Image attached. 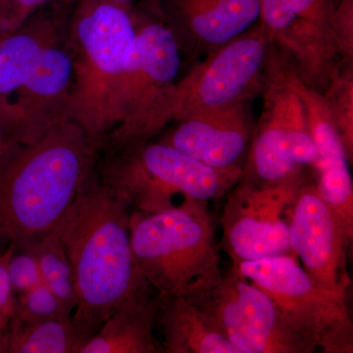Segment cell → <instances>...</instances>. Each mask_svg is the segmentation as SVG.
<instances>
[{
    "label": "cell",
    "instance_id": "cell-5",
    "mask_svg": "<svg viewBox=\"0 0 353 353\" xmlns=\"http://www.w3.org/2000/svg\"><path fill=\"white\" fill-rule=\"evenodd\" d=\"M134 8L136 36L118 97L117 126L101 146L120 148L152 141L173 122L182 52L157 0Z\"/></svg>",
    "mask_w": 353,
    "mask_h": 353
},
{
    "label": "cell",
    "instance_id": "cell-7",
    "mask_svg": "<svg viewBox=\"0 0 353 353\" xmlns=\"http://www.w3.org/2000/svg\"><path fill=\"white\" fill-rule=\"evenodd\" d=\"M246 280L268 294L285 321L324 353L353 352L348 296L321 287L296 257H267L233 264Z\"/></svg>",
    "mask_w": 353,
    "mask_h": 353
},
{
    "label": "cell",
    "instance_id": "cell-24",
    "mask_svg": "<svg viewBox=\"0 0 353 353\" xmlns=\"http://www.w3.org/2000/svg\"><path fill=\"white\" fill-rule=\"evenodd\" d=\"M9 250L7 270L15 294H23L43 284L36 257L26 248L7 246Z\"/></svg>",
    "mask_w": 353,
    "mask_h": 353
},
{
    "label": "cell",
    "instance_id": "cell-23",
    "mask_svg": "<svg viewBox=\"0 0 353 353\" xmlns=\"http://www.w3.org/2000/svg\"><path fill=\"white\" fill-rule=\"evenodd\" d=\"M12 316L24 322L71 318L57 296L44 284L18 294Z\"/></svg>",
    "mask_w": 353,
    "mask_h": 353
},
{
    "label": "cell",
    "instance_id": "cell-22",
    "mask_svg": "<svg viewBox=\"0 0 353 353\" xmlns=\"http://www.w3.org/2000/svg\"><path fill=\"white\" fill-rule=\"evenodd\" d=\"M350 163L353 161V63L341 62L323 92Z\"/></svg>",
    "mask_w": 353,
    "mask_h": 353
},
{
    "label": "cell",
    "instance_id": "cell-11",
    "mask_svg": "<svg viewBox=\"0 0 353 353\" xmlns=\"http://www.w3.org/2000/svg\"><path fill=\"white\" fill-rule=\"evenodd\" d=\"M240 353H309L315 347L285 321L270 297L234 266L219 284L194 294Z\"/></svg>",
    "mask_w": 353,
    "mask_h": 353
},
{
    "label": "cell",
    "instance_id": "cell-17",
    "mask_svg": "<svg viewBox=\"0 0 353 353\" xmlns=\"http://www.w3.org/2000/svg\"><path fill=\"white\" fill-rule=\"evenodd\" d=\"M182 54L205 57L259 22V0H157Z\"/></svg>",
    "mask_w": 353,
    "mask_h": 353
},
{
    "label": "cell",
    "instance_id": "cell-1",
    "mask_svg": "<svg viewBox=\"0 0 353 353\" xmlns=\"http://www.w3.org/2000/svg\"><path fill=\"white\" fill-rule=\"evenodd\" d=\"M130 208L101 182L94 164L55 228L73 270L77 305L71 320L83 345L118 309L157 294L132 256Z\"/></svg>",
    "mask_w": 353,
    "mask_h": 353
},
{
    "label": "cell",
    "instance_id": "cell-26",
    "mask_svg": "<svg viewBox=\"0 0 353 353\" xmlns=\"http://www.w3.org/2000/svg\"><path fill=\"white\" fill-rule=\"evenodd\" d=\"M55 0H11L0 17V36L15 31L32 15Z\"/></svg>",
    "mask_w": 353,
    "mask_h": 353
},
{
    "label": "cell",
    "instance_id": "cell-2",
    "mask_svg": "<svg viewBox=\"0 0 353 353\" xmlns=\"http://www.w3.org/2000/svg\"><path fill=\"white\" fill-rule=\"evenodd\" d=\"M97 152L69 118L30 145H0V246L24 248L51 233L94 169Z\"/></svg>",
    "mask_w": 353,
    "mask_h": 353
},
{
    "label": "cell",
    "instance_id": "cell-3",
    "mask_svg": "<svg viewBox=\"0 0 353 353\" xmlns=\"http://www.w3.org/2000/svg\"><path fill=\"white\" fill-rule=\"evenodd\" d=\"M136 29L132 4L77 0L70 14L74 82L67 118L97 148L117 126L121 81Z\"/></svg>",
    "mask_w": 353,
    "mask_h": 353
},
{
    "label": "cell",
    "instance_id": "cell-6",
    "mask_svg": "<svg viewBox=\"0 0 353 353\" xmlns=\"http://www.w3.org/2000/svg\"><path fill=\"white\" fill-rule=\"evenodd\" d=\"M108 150L97 175L141 213L176 208V196L208 202L222 199L243 175V168H212L159 141Z\"/></svg>",
    "mask_w": 353,
    "mask_h": 353
},
{
    "label": "cell",
    "instance_id": "cell-25",
    "mask_svg": "<svg viewBox=\"0 0 353 353\" xmlns=\"http://www.w3.org/2000/svg\"><path fill=\"white\" fill-rule=\"evenodd\" d=\"M332 24L341 61L353 63V0H334Z\"/></svg>",
    "mask_w": 353,
    "mask_h": 353
},
{
    "label": "cell",
    "instance_id": "cell-14",
    "mask_svg": "<svg viewBox=\"0 0 353 353\" xmlns=\"http://www.w3.org/2000/svg\"><path fill=\"white\" fill-rule=\"evenodd\" d=\"M73 82V58L66 28L44 46L31 75L23 85L16 102L12 125L3 145H30L67 118Z\"/></svg>",
    "mask_w": 353,
    "mask_h": 353
},
{
    "label": "cell",
    "instance_id": "cell-13",
    "mask_svg": "<svg viewBox=\"0 0 353 353\" xmlns=\"http://www.w3.org/2000/svg\"><path fill=\"white\" fill-rule=\"evenodd\" d=\"M288 216L290 246L304 271L325 289L348 296L347 252L352 240L323 199L315 179L306 176Z\"/></svg>",
    "mask_w": 353,
    "mask_h": 353
},
{
    "label": "cell",
    "instance_id": "cell-27",
    "mask_svg": "<svg viewBox=\"0 0 353 353\" xmlns=\"http://www.w3.org/2000/svg\"><path fill=\"white\" fill-rule=\"evenodd\" d=\"M8 254V248L0 252V331H6L15 306L16 294L7 270Z\"/></svg>",
    "mask_w": 353,
    "mask_h": 353
},
{
    "label": "cell",
    "instance_id": "cell-16",
    "mask_svg": "<svg viewBox=\"0 0 353 353\" xmlns=\"http://www.w3.org/2000/svg\"><path fill=\"white\" fill-rule=\"evenodd\" d=\"M282 60L283 72L290 87L301 97L311 137L317 150L313 167L318 190L353 240V182L345 146L321 92L301 82L294 70Z\"/></svg>",
    "mask_w": 353,
    "mask_h": 353
},
{
    "label": "cell",
    "instance_id": "cell-18",
    "mask_svg": "<svg viewBox=\"0 0 353 353\" xmlns=\"http://www.w3.org/2000/svg\"><path fill=\"white\" fill-rule=\"evenodd\" d=\"M157 327L162 352L240 353L201 304L185 296L160 297Z\"/></svg>",
    "mask_w": 353,
    "mask_h": 353
},
{
    "label": "cell",
    "instance_id": "cell-12",
    "mask_svg": "<svg viewBox=\"0 0 353 353\" xmlns=\"http://www.w3.org/2000/svg\"><path fill=\"white\" fill-rule=\"evenodd\" d=\"M334 0H259V24L301 82L324 92L341 59L332 24Z\"/></svg>",
    "mask_w": 353,
    "mask_h": 353
},
{
    "label": "cell",
    "instance_id": "cell-29",
    "mask_svg": "<svg viewBox=\"0 0 353 353\" xmlns=\"http://www.w3.org/2000/svg\"><path fill=\"white\" fill-rule=\"evenodd\" d=\"M11 0H0V17H1L2 14L6 11V7L8 6L9 2Z\"/></svg>",
    "mask_w": 353,
    "mask_h": 353
},
{
    "label": "cell",
    "instance_id": "cell-30",
    "mask_svg": "<svg viewBox=\"0 0 353 353\" xmlns=\"http://www.w3.org/2000/svg\"><path fill=\"white\" fill-rule=\"evenodd\" d=\"M113 1L119 2V3L132 4L134 0H113Z\"/></svg>",
    "mask_w": 353,
    "mask_h": 353
},
{
    "label": "cell",
    "instance_id": "cell-10",
    "mask_svg": "<svg viewBox=\"0 0 353 353\" xmlns=\"http://www.w3.org/2000/svg\"><path fill=\"white\" fill-rule=\"evenodd\" d=\"M271 46L259 23L210 51L176 85L173 122L261 94Z\"/></svg>",
    "mask_w": 353,
    "mask_h": 353
},
{
    "label": "cell",
    "instance_id": "cell-20",
    "mask_svg": "<svg viewBox=\"0 0 353 353\" xmlns=\"http://www.w3.org/2000/svg\"><path fill=\"white\" fill-rule=\"evenodd\" d=\"M6 339L11 353H79L83 345L71 318L24 322L12 316Z\"/></svg>",
    "mask_w": 353,
    "mask_h": 353
},
{
    "label": "cell",
    "instance_id": "cell-9",
    "mask_svg": "<svg viewBox=\"0 0 353 353\" xmlns=\"http://www.w3.org/2000/svg\"><path fill=\"white\" fill-rule=\"evenodd\" d=\"M306 176L305 169H301L276 182L240 179L229 190L220 222L222 248L233 264L283 255L296 257L285 216Z\"/></svg>",
    "mask_w": 353,
    "mask_h": 353
},
{
    "label": "cell",
    "instance_id": "cell-8",
    "mask_svg": "<svg viewBox=\"0 0 353 353\" xmlns=\"http://www.w3.org/2000/svg\"><path fill=\"white\" fill-rule=\"evenodd\" d=\"M261 95L263 108L255 122L241 179L271 183L313 168L317 150L303 101L288 83L280 55L272 46Z\"/></svg>",
    "mask_w": 353,
    "mask_h": 353
},
{
    "label": "cell",
    "instance_id": "cell-15",
    "mask_svg": "<svg viewBox=\"0 0 353 353\" xmlns=\"http://www.w3.org/2000/svg\"><path fill=\"white\" fill-rule=\"evenodd\" d=\"M252 102L190 114L159 141L212 168H243L256 122Z\"/></svg>",
    "mask_w": 353,
    "mask_h": 353
},
{
    "label": "cell",
    "instance_id": "cell-21",
    "mask_svg": "<svg viewBox=\"0 0 353 353\" xmlns=\"http://www.w3.org/2000/svg\"><path fill=\"white\" fill-rule=\"evenodd\" d=\"M38 261L43 284L57 296L68 314H73L77 305V294L73 270L57 230L41 240L24 246Z\"/></svg>",
    "mask_w": 353,
    "mask_h": 353
},
{
    "label": "cell",
    "instance_id": "cell-19",
    "mask_svg": "<svg viewBox=\"0 0 353 353\" xmlns=\"http://www.w3.org/2000/svg\"><path fill=\"white\" fill-rule=\"evenodd\" d=\"M160 301L155 294L118 309L83 343L80 353L161 352L154 338Z\"/></svg>",
    "mask_w": 353,
    "mask_h": 353
},
{
    "label": "cell",
    "instance_id": "cell-28",
    "mask_svg": "<svg viewBox=\"0 0 353 353\" xmlns=\"http://www.w3.org/2000/svg\"><path fill=\"white\" fill-rule=\"evenodd\" d=\"M7 352L6 331H0V353Z\"/></svg>",
    "mask_w": 353,
    "mask_h": 353
},
{
    "label": "cell",
    "instance_id": "cell-4",
    "mask_svg": "<svg viewBox=\"0 0 353 353\" xmlns=\"http://www.w3.org/2000/svg\"><path fill=\"white\" fill-rule=\"evenodd\" d=\"M208 208V201L185 199L160 212L132 211V256L160 297L194 296L222 280L219 245Z\"/></svg>",
    "mask_w": 353,
    "mask_h": 353
}]
</instances>
